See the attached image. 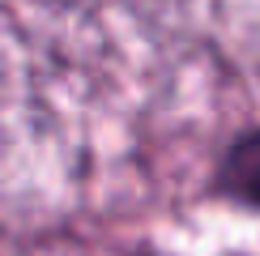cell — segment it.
<instances>
[{
  "instance_id": "1",
  "label": "cell",
  "mask_w": 260,
  "mask_h": 256,
  "mask_svg": "<svg viewBox=\"0 0 260 256\" xmlns=\"http://www.w3.org/2000/svg\"><path fill=\"white\" fill-rule=\"evenodd\" d=\"M222 188L247 205H260V133H252L247 141L231 149V158L222 167Z\"/></svg>"
}]
</instances>
